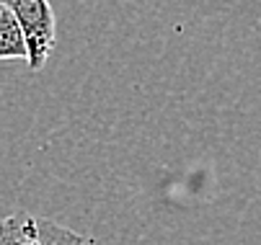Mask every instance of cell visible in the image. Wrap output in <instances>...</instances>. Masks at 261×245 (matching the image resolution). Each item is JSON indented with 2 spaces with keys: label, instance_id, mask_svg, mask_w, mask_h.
<instances>
[{
  "label": "cell",
  "instance_id": "obj_2",
  "mask_svg": "<svg viewBox=\"0 0 261 245\" xmlns=\"http://www.w3.org/2000/svg\"><path fill=\"white\" fill-rule=\"evenodd\" d=\"M0 245H88L86 237L49 217L13 212L0 220Z\"/></svg>",
  "mask_w": 261,
  "mask_h": 245
},
{
  "label": "cell",
  "instance_id": "obj_3",
  "mask_svg": "<svg viewBox=\"0 0 261 245\" xmlns=\"http://www.w3.org/2000/svg\"><path fill=\"white\" fill-rule=\"evenodd\" d=\"M0 59H29L26 34L8 6L0 3Z\"/></svg>",
  "mask_w": 261,
  "mask_h": 245
},
{
  "label": "cell",
  "instance_id": "obj_1",
  "mask_svg": "<svg viewBox=\"0 0 261 245\" xmlns=\"http://www.w3.org/2000/svg\"><path fill=\"white\" fill-rule=\"evenodd\" d=\"M0 3L8 6L11 13L18 18L29 47L26 65L34 73H39L47 65V57L52 54L57 42V23H55V11L49 0H0Z\"/></svg>",
  "mask_w": 261,
  "mask_h": 245
}]
</instances>
